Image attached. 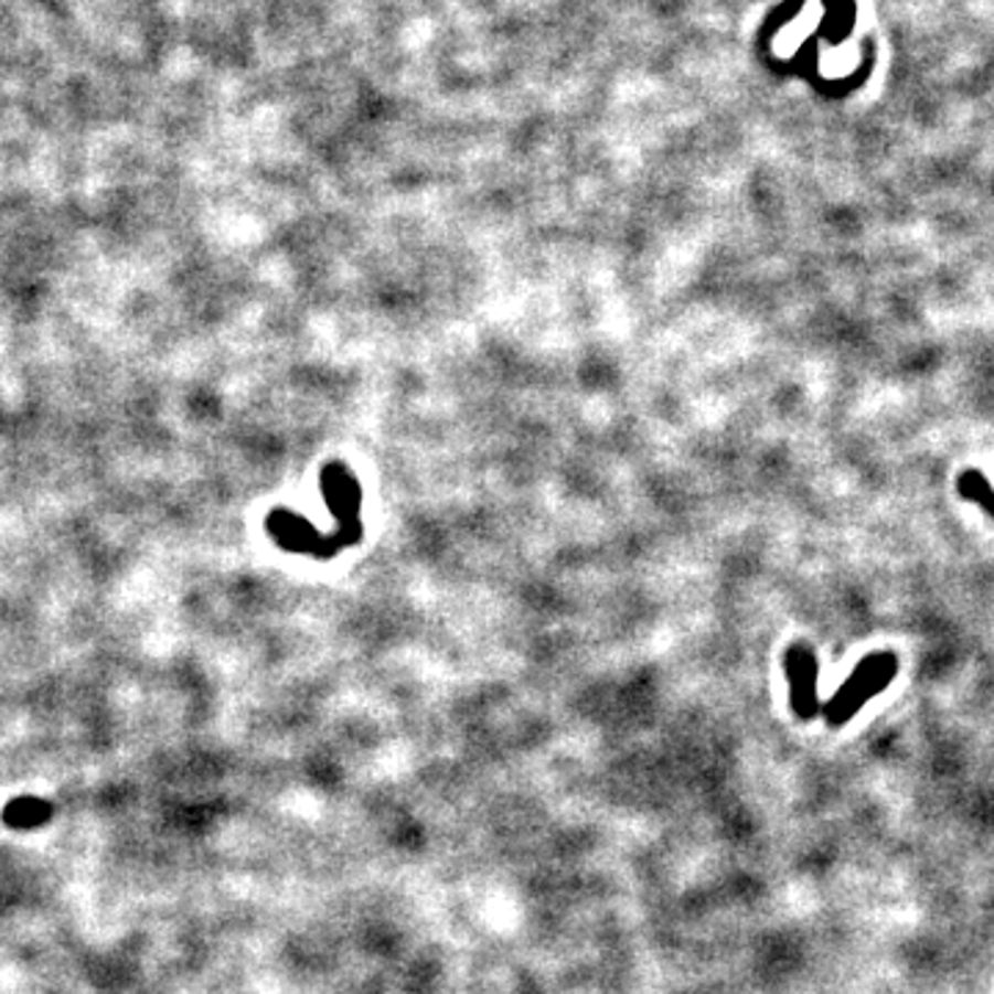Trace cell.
Here are the masks:
<instances>
[{"label": "cell", "instance_id": "4", "mask_svg": "<svg viewBox=\"0 0 994 994\" xmlns=\"http://www.w3.org/2000/svg\"><path fill=\"white\" fill-rule=\"evenodd\" d=\"M959 494L964 501L977 503L988 517L994 520V487L988 478L977 470H964L959 478Z\"/></svg>", "mask_w": 994, "mask_h": 994}, {"label": "cell", "instance_id": "2", "mask_svg": "<svg viewBox=\"0 0 994 994\" xmlns=\"http://www.w3.org/2000/svg\"><path fill=\"white\" fill-rule=\"evenodd\" d=\"M784 674L790 683V707L801 722H812L823 710L817 699V658L810 646L793 644L784 655Z\"/></svg>", "mask_w": 994, "mask_h": 994}, {"label": "cell", "instance_id": "1", "mask_svg": "<svg viewBox=\"0 0 994 994\" xmlns=\"http://www.w3.org/2000/svg\"><path fill=\"white\" fill-rule=\"evenodd\" d=\"M898 674V658L893 652H873L859 666L851 672V677L840 685L837 694L823 705L829 727H843L848 724L873 696L881 694Z\"/></svg>", "mask_w": 994, "mask_h": 994}, {"label": "cell", "instance_id": "3", "mask_svg": "<svg viewBox=\"0 0 994 994\" xmlns=\"http://www.w3.org/2000/svg\"><path fill=\"white\" fill-rule=\"evenodd\" d=\"M53 806L42 799H14L3 812V823L12 829H36L51 821Z\"/></svg>", "mask_w": 994, "mask_h": 994}]
</instances>
